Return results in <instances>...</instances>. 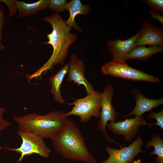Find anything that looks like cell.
<instances>
[{"label": "cell", "instance_id": "1", "mask_svg": "<svg viewBox=\"0 0 163 163\" xmlns=\"http://www.w3.org/2000/svg\"><path fill=\"white\" fill-rule=\"evenodd\" d=\"M42 20L50 24L52 30L50 34H46L48 41L41 43L51 45L53 53L48 61L37 71L26 75L28 80L41 76L42 74L52 70L57 64L62 65L67 56L70 46L77 39L76 34L70 33L72 28L66 25L65 21L58 13L52 14Z\"/></svg>", "mask_w": 163, "mask_h": 163}, {"label": "cell", "instance_id": "2", "mask_svg": "<svg viewBox=\"0 0 163 163\" xmlns=\"http://www.w3.org/2000/svg\"><path fill=\"white\" fill-rule=\"evenodd\" d=\"M56 151L63 157L76 161L96 163L90 153L78 126L68 120L62 129L52 139Z\"/></svg>", "mask_w": 163, "mask_h": 163}, {"label": "cell", "instance_id": "3", "mask_svg": "<svg viewBox=\"0 0 163 163\" xmlns=\"http://www.w3.org/2000/svg\"><path fill=\"white\" fill-rule=\"evenodd\" d=\"M65 113L62 110H55L45 115L30 113L13 119L18 124V130L30 132L43 139H52L65 126L68 120Z\"/></svg>", "mask_w": 163, "mask_h": 163}, {"label": "cell", "instance_id": "4", "mask_svg": "<svg viewBox=\"0 0 163 163\" xmlns=\"http://www.w3.org/2000/svg\"><path fill=\"white\" fill-rule=\"evenodd\" d=\"M101 93L94 91L87 94L84 97L75 99L72 103H67L69 106L73 105L72 110L66 113V117L75 115L79 117L82 123L88 122L92 117L100 118L101 110Z\"/></svg>", "mask_w": 163, "mask_h": 163}, {"label": "cell", "instance_id": "5", "mask_svg": "<svg viewBox=\"0 0 163 163\" xmlns=\"http://www.w3.org/2000/svg\"><path fill=\"white\" fill-rule=\"evenodd\" d=\"M17 133L22 139V143L19 147L12 148L0 147V149L15 152L20 154V157L18 162L21 161L25 156L34 154L46 158L49 157L50 150L46 145L43 138L29 131L18 130Z\"/></svg>", "mask_w": 163, "mask_h": 163}, {"label": "cell", "instance_id": "6", "mask_svg": "<svg viewBox=\"0 0 163 163\" xmlns=\"http://www.w3.org/2000/svg\"><path fill=\"white\" fill-rule=\"evenodd\" d=\"M104 74L120 78L139 81L159 83L158 78L129 66L126 62L112 59L101 68Z\"/></svg>", "mask_w": 163, "mask_h": 163}, {"label": "cell", "instance_id": "7", "mask_svg": "<svg viewBox=\"0 0 163 163\" xmlns=\"http://www.w3.org/2000/svg\"><path fill=\"white\" fill-rule=\"evenodd\" d=\"M114 92V87L112 85H108L104 88L103 92L101 94V110L99 121L97 126L107 141L119 145L121 147L120 144L110 138L106 130L107 122H115L118 117L115 109L112 105V99Z\"/></svg>", "mask_w": 163, "mask_h": 163}, {"label": "cell", "instance_id": "8", "mask_svg": "<svg viewBox=\"0 0 163 163\" xmlns=\"http://www.w3.org/2000/svg\"><path fill=\"white\" fill-rule=\"evenodd\" d=\"M154 123H147L143 116H135L134 118L128 119L117 122H110L106 127L113 134L122 135L126 142L132 141L137 135L139 127L147 125L152 127Z\"/></svg>", "mask_w": 163, "mask_h": 163}, {"label": "cell", "instance_id": "9", "mask_svg": "<svg viewBox=\"0 0 163 163\" xmlns=\"http://www.w3.org/2000/svg\"><path fill=\"white\" fill-rule=\"evenodd\" d=\"M144 143L140 136L129 146L119 149H114L109 146L105 147L108 158L101 163H132L134 158L144 151L142 146Z\"/></svg>", "mask_w": 163, "mask_h": 163}, {"label": "cell", "instance_id": "10", "mask_svg": "<svg viewBox=\"0 0 163 163\" xmlns=\"http://www.w3.org/2000/svg\"><path fill=\"white\" fill-rule=\"evenodd\" d=\"M139 37L134 47L148 45L150 46H163V30L148 20L143 21Z\"/></svg>", "mask_w": 163, "mask_h": 163}, {"label": "cell", "instance_id": "11", "mask_svg": "<svg viewBox=\"0 0 163 163\" xmlns=\"http://www.w3.org/2000/svg\"><path fill=\"white\" fill-rule=\"evenodd\" d=\"M85 66L83 61L79 59L76 54L71 57L69 62V68L67 80L72 82L78 86L83 85L85 87L87 94L94 91L93 85L88 81L84 76Z\"/></svg>", "mask_w": 163, "mask_h": 163}, {"label": "cell", "instance_id": "12", "mask_svg": "<svg viewBox=\"0 0 163 163\" xmlns=\"http://www.w3.org/2000/svg\"><path fill=\"white\" fill-rule=\"evenodd\" d=\"M139 33V30L134 36L125 40H108V51L112 56V59L126 62V56L134 47Z\"/></svg>", "mask_w": 163, "mask_h": 163}, {"label": "cell", "instance_id": "13", "mask_svg": "<svg viewBox=\"0 0 163 163\" xmlns=\"http://www.w3.org/2000/svg\"><path fill=\"white\" fill-rule=\"evenodd\" d=\"M131 93L136 101L133 109L125 117L133 115L140 116L146 112H151L153 108L163 104V98L159 99H150L145 97L137 89H133Z\"/></svg>", "mask_w": 163, "mask_h": 163}, {"label": "cell", "instance_id": "14", "mask_svg": "<svg viewBox=\"0 0 163 163\" xmlns=\"http://www.w3.org/2000/svg\"><path fill=\"white\" fill-rule=\"evenodd\" d=\"M91 9L89 5H83L80 0H72L69 2H67L66 10L69 11L70 16L68 19L65 21L66 25L71 28H74L79 32H83L84 30L77 24L75 18L78 14L85 15L88 14Z\"/></svg>", "mask_w": 163, "mask_h": 163}, {"label": "cell", "instance_id": "15", "mask_svg": "<svg viewBox=\"0 0 163 163\" xmlns=\"http://www.w3.org/2000/svg\"><path fill=\"white\" fill-rule=\"evenodd\" d=\"M69 68V62L66 63L56 73L49 78L51 88L50 92L53 96V99L56 102L63 104L65 103L60 88L66 75L68 73Z\"/></svg>", "mask_w": 163, "mask_h": 163}, {"label": "cell", "instance_id": "16", "mask_svg": "<svg viewBox=\"0 0 163 163\" xmlns=\"http://www.w3.org/2000/svg\"><path fill=\"white\" fill-rule=\"evenodd\" d=\"M50 0H40L33 3H26L15 0V6L18 10V17L24 18L35 15L48 8Z\"/></svg>", "mask_w": 163, "mask_h": 163}, {"label": "cell", "instance_id": "17", "mask_svg": "<svg viewBox=\"0 0 163 163\" xmlns=\"http://www.w3.org/2000/svg\"><path fill=\"white\" fill-rule=\"evenodd\" d=\"M163 51V46H139L134 47L127 55L126 60L135 59L139 60H147L153 55Z\"/></svg>", "mask_w": 163, "mask_h": 163}, {"label": "cell", "instance_id": "18", "mask_svg": "<svg viewBox=\"0 0 163 163\" xmlns=\"http://www.w3.org/2000/svg\"><path fill=\"white\" fill-rule=\"evenodd\" d=\"M152 135L151 140L145 144V149L153 146L154 150L149 153L150 155H156L157 156L155 158L157 163H163V141L159 135L157 133Z\"/></svg>", "mask_w": 163, "mask_h": 163}, {"label": "cell", "instance_id": "19", "mask_svg": "<svg viewBox=\"0 0 163 163\" xmlns=\"http://www.w3.org/2000/svg\"><path fill=\"white\" fill-rule=\"evenodd\" d=\"M66 3V0H50L48 8L50 11L55 13L64 11Z\"/></svg>", "mask_w": 163, "mask_h": 163}, {"label": "cell", "instance_id": "20", "mask_svg": "<svg viewBox=\"0 0 163 163\" xmlns=\"http://www.w3.org/2000/svg\"><path fill=\"white\" fill-rule=\"evenodd\" d=\"M140 1L149 5L153 11L163 13V0H142Z\"/></svg>", "mask_w": 163, "mask_h": 163}, {"label": "cell", "instance_id": "21", "mask_svg": "<svg viewBox=\"0 0 163 163\" xmlns=\"http://www.w3.org/2000/svg\"><path fill=\"white\" fill-rule=\"evenodd\" d=\"M148 119H155L156 120V123L155 125L160 127V129H163V110L159 112L155 113L151 112L147 115Z\"/></svg>", "mask_w": 163, "mask_h": 163}, {"label": "cell", "instance_id": "22", "mask_svg": "<svg viewBox=\"0 0 163 163\" xmlns=\"http://www.w3.org/2000/svg\"><path fill=\"white\" fill-rule=\"evenodd\" d=\"M2 2L0 1V50H3L5 47L1 43L2 36V29L5 25V8Z\"/></svg>", "mask_w": 163, "mask_h": 163}, {"label": "cell", "instance_id": "23", "mask_svg": "<svg viewBox=\"0 0 163 163\" xmlns=\"http://www.w3.org/2000/svg\"><path fill=\"white\" fill-rule=\"evenodd\" d=\"M15 0H0L2 2L5 3L8 7L9 13L8 16L11 17L16 14L17 8L15 6Z\"/></svg>", "mask_w": 163, "mask_h": 163}, {"label": "cell", "instance_id": "24", "mask_svg": "<svg viewBox=\"0 0 163 163\" xmlns=\"http://www.w3.org/2000/svg\"><path fill=\"white\" fill-rule=\"evenodd\" d=\"M5 111V109L0 107V133L1 132L10 126L11 123L4 119L3 115Z\"/></svg>", "mask_w": 163, "mask_h": 163}, {"label": "cell", "instance_id": "25", "mask_svg": "<svg viewBox=\"0 0 163 163\" xmlns=\"http://www.w3.org/2000/svg\"><path fill=\"white\" fill-rule=\"evenodd\" d=\"M148 13L152 18L158 20L161 23L163 24V16L159 13L149 10Z\"/></svg>", "mask_w": 163, "mask_h": 163}, {"label": "cell", "instance_id": "26", "mask_svg": "<svg viewBox=\"0 0 163 163\" xmlns=\"http://www.w3.org/2000/svg\"><path fill=\"white\" fill-rule=\"evenodd\" d=\"M133 163H142L141 161V160L140 159H138L137 160H135L133 162Z\"/></svg>", "mask_w": 163, "mask_h": 163}]
</instances>
